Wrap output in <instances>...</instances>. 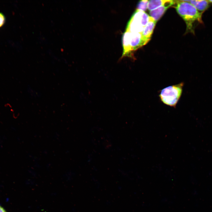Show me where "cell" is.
<instances>
[{
	"label": "cell",
	"instance_id": "1",
	"mask_svg": "<svg viewBox=\"0 0 212 212\" xmlns=\"http://www.w3.org/2000/svg\"><path fill=\"white\" fill-rule=\"evenodd\" d=\"M173 4L178 13L186 22L187 31L194 34L196 23H203V12H200L186 0L175 1Z\"/></svg>",
	"mask_w": 212,
	"mask_h": 212
},
{
	"label": "cell",
	"instance_id": "2",
	"mask_svg": "<svg viewBox=\"0 0 212 212\" xmlns=\"http://www.w3.org/2000/svg\"><path fill=\"white\" fill-rule=\"evenodd\" d=\"M184 83L169 86L162 90L159 95L161 101L168 106L175 107L183 92Z\"/></svg>",
	"mask_w": 212,
	"mask_h": 212
},
{
	"label": "cell",
	"instance_id": "3",
	"mask_svg": "<svg viewBox=\"0 0 212 212\" xmlns=\"http://www.w3.org/2000/svg\"><path fill=\"white\" fill-rule=\"evenodd\" d=\"M122 44L123 52L121 58L127 56L132 51L145 45L141 33L126 31L122 35Z\"/></svg>",
	"mask_w": 212,
	"mask_h": 212
},
{
	"label": "cell",
	"instance_id": "4",
	"mask_svg": "<svg viewBox=\"0 0 212 212\" xmlns=\"http://www.w3.org/2000/svg\"><path fill=\"white\" fill-rule=\"evenodd\" d=\"M149 17L145 12L136 10L128 22L126 31L141 33L148 24Z\"/></svg>",
	"mask_w": 212,
	"mask_h": 212
},
{
	"label": "cell",
	"instance_id": "5",
	"mask_svg": "<svg viewBox=\"0 0 212 212\" xmlns=\"http://www.w3.org/2000/svg\"><path fill=\"white\" fill-rule=\"evenodd\" d=\"M174 3V1L167 0L163 5L150 11L149 12L150 16L156 22L161 17L167 9L173 5Z\"/></svg>",
	"mask_w": 212,
	"mask_h": 212
},
{
	"label": "cell",
	"instance_id": "6",
	"mask_svg": "<svg viewBox=\"0 0 212 212\" xmlns=\"http://www.w3.org/2000/svg\"><path fill=\"white\" fill-rule=\"evenodd\" d=\"M156 22L150 16L148 22L141 33L142 38L144 44H146L150 40Z\"/></svg>",
	"mask_w": 212,
	"mask_h": 212
},
{
	"label": "cell",
	"instance_id": "7",
	"mask_svg": "<svg viewBox=\"0 0 212 212\" xmlns=\"http://www.w3.org/2000/svg\"><path fill=\"white\" fill-rule=\"evenodd\" d=\"M193 6L199 11L203 12L207 10L209 6L208 0H186Z\"/></svg>",
	"mask_w": 212,
	"mask_h": 212
},
{
	"label": "cell",
	"instance_id": "8",
	"mask_svg": "<svg viewBox=\"0 0 212 212\" xmlns=\"http://www.w3.org/2000/svg\"><path fill=\"white\" fill-rule=\"evenodd\" d=\"M167 0H151L148 1V9L151 11L163 5Z\"/></svg>",
	"mask_w": 212,
	"mask_h": 212
},
{
	"label": "cell",
	"instance_id": "9",
	"mask_svg": "<svg viewBox=\"0 0 212 212\" xmlns=\"http://www.w3.org/2000/svg\"><path fill=\"white\" fill-rule=\"evenodd\" d=\"M148 1L143 0L139 1L137 5V9L145 12L148 9Z\"/></svg>",
	"mask_w": 212,
	"mask_h": 212
},
{
	"label": "cell",
	"instance_id": "10",
	"mask_svg": "<svg viewBox=\"0 0 212 212\" xmlns=\"http://www.w3.org/2000/svg\"><path fill=\"white\" fill-rule=\"evenodd\" d=\"M6 21V18L4 15L0 12V28L4 24Z\"/></svg>",
	"mask_w": 212,
	"mask_h": 212
},
{
	"label": "cell",
	"instance_id": "11",
	"mask_svg": "<svg viewBox=\"0 0 212 212\" xmlns=\"http://www.w3.org/2000/svg\"><path fill=\"white\" fill-rule=\"evenodd\" d=\"M0 212H7L5 209L0 205Z\"/></svg>",
	"mask_w": 212,
	"mask_h": 212
},
{
	"label": "cell",
	"instance_id": "12",
	"mask_svg": "<svg viewBox=\"0 0 212 212\" xmlns=\"http://www.w3.org/2000/svg\"><path fill=\"white\" fill-rule=\"evenodd\" d=\"M208 1L209 3H212V0H208Z\"/></svg>",
	"mask_w": 212,
	"mask_h": 212
}]
</instances>
